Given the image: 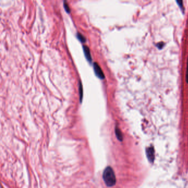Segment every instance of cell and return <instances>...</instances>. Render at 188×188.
<instances>
[{
  "label": "cell",
  "instance_id": "cell-1",
  "mask_svg": "<svg viewBox=\"0 0 188 188\" xmlns=\"http://www.w3.org/2000/svg\"><path fill=\"white\" fill-rule=\"evenodd\" d=\"M103 179L108 187H113L116 184V176L113 168L109 166L106 167L103 173Z\"/></svg>",
  "mask_w": 188,
  "mask_h": 188
},
{
  "label": "cell",
  "instance_id": "cell-2",
  "mask_svg": "<svg viewBox=\"0 0 188 188\" xmlns=\"http://www.w3.org/2000/svg\"><path fill=\"white\" fill-rule=\"evenodd\" d=\"M93 69H94V72H95V75L98 78H99L101 80H103L105 78V76H104L103 71L101 70L99 65L97 63H93Z\"/></svg>",
  "mask_w": 188,
  "mask_h": 188
},
{
  "label": "cell",
  "instance_id": "cell-3",
  "mask_svg": "<svg viewBox=\"0 0 188 188\" xmlns=\"http://www.w3.org/2000/svg\"><path fill=\"white\" fill-rule=\"evenodd\" d=\"M146 154L147 158L150 162H153L155 159V150L153 147H150L147 148Z\"/></svg>",
  "mask_w": 188,
  "mask_h": 188
},
{
  "label": "cell",
  "instance_id": "cell-4",
  "mask_svg": "<svg viewBox=\"0 0 188 188\" xmlns=\"http://www.w3.org/2000/svg\"><path fill=\"white\" fill-rule=\"evenodd\" d=\"M83 51H84V55H85L86 58L88 60V62H89L90 63H92V59L91 52H90V50H89V48L86 45H84V46H83Z\"/></svg>",
  "mask_w": 188,
  "mask_h": 188
},
{
  "label": "cell",
  "instance_id": "cell-5",
  "mask_svg": "<svg viewBox=\"0 0 188 188\" xmlns=\"http://www.w3.org/2000/svg\"><path fill=\"white\" fill-rule=\"evenodd\" d=\"M115 134H116V138H118L119 141H122L123 138V135H122V134H121V132L120 131V130L119 129L117 126H116V127H115Z\"/></svg>",
  "mask_w": 188,
  "mask_h": 188
},
{
  "label": "cell",
  "instance_id": "cell-6",
  "mask_svg": "<svg viewBox=\"0 0 188 188\" xmlns=\"http://www.w3.org/2000/svg\"><path fill=\"white\" fill-rule=\"evenodd\" d=\"M79 93H80V102H82V98H83V87L81 82H79Z\"/></svg>",
  "mask_w": 188,
  "mask_h": 188
},
{
  "label": "cell",
  "instance_id": "cell-7",
  "mask_svg": "<svg viewBox=\"0 0 188 188\" xmlns=\"http://www.w3.org/2000/svg\"><path fill=\"white\" fill-rule=\"evenodd\" d=\"M77 37L82 43H84L86 42V38L80 33H78L77 34Z\"/></svg>",
  "mask_w": 188,
  "mask_h": 188
},
{
  "label": "cell",
  "instance_id": "cell-8",
  "mask_svg": "<svg viewBox=\"0 0 188 188\" xmlns=\"http://www.w3.org/2000/svg\"><path fill=\"white\" fill-rule=\"evenodd\" d=\"M63 7H64V8L65 9V11L68 13H69L70 12V9H69V5H68V4H67V3L66 1L63 2Z\"/></svg>",
  "mask_w": 188,
  "mask_h": 188
},
{
  "label": "cell",
  "instance_id": "cell-9",
  "mask_svg": "<svg viewBox=\"0 0 188 188\" xmlns=\"http://www.w3.org/2000/svg\"><path fill=\"white\" fill-rule=\"evenodd\" d=\"M186 78H187V81L188 83V63H187V74H186Z\"/></svg>",
  "mask_w": 188,
  "mask_h": 188
}]
</instances>
